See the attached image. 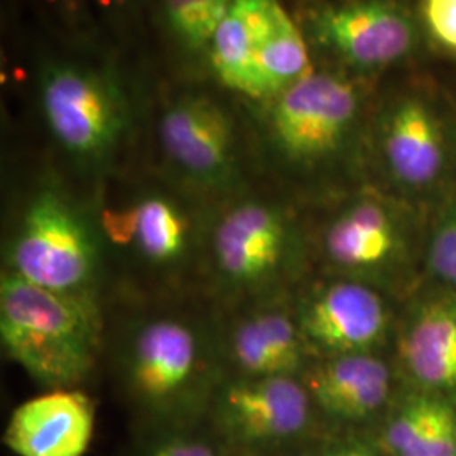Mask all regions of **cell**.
<instances>
[{"instance_id":"obj_20","label":"cell","mask_w":456,"mask_h":456,"mask_svg":"<svg viewBox=\"0 0 456 456\" xmlns=\"http://www.w3.org/2000/svg\"><path fill=\"white\" fill-rule=\"evenodd\" d=\"M139 429L132 456H228L205 419Z\"/></svg>"},{"instance_id":"obj_19","label":"cell","mask_w":456,"mask_h":456,"mask_svg":"<svg viewBox=\"0 0 456 456\" xmlns=\"http://www.w3.org/2000/svg\"><path fill=\"white\" fill-rule=\"evenodd\" d=\"M233 0H161L164 28L188 54L208 53Z\"/></svg>"},{"instance_id":"obj_3","label":"cell","mask_w":456,"mask_h":456,"mask_svg":"<svg viewBox=\"0 0 456 456\" xmlns=\"http://www.w3.org/2000/svg\"><path fill=\"white\" fill-rule=\"evenodd\" d=\"M299 230L276 198L247 190L213 205L201 301L213 313L288 297L299 264Z\"/></svg>"},{"instance_id":"obj_17","label":"cell","mask_w":456,"mask_h":456,"mask_svg":"<svg viewBox=\"0 0 456 456\" xmlns=\"http://www.w3.org/2000/svg\"><path fill=\"white\" fill-rule=\"evenodd\" d=\"M382 154L392 176L406 186H426L444 163L443 134L436 117L418 98L397 103L382 127Z\"/></svg>"},{"instance_id":"obj_8","label":"cell","mask_w":456,"mask_h":456,"mask_svg":"<svg viewBox=\"0 0 456 456\" xmlns=\"http://www.w3.org/2000/svg\"><path fill=\"white\" fill-rule=\"evenodd\" d=\"M360 114L355 85L311 69L264 103L259 118L262 158L291 171H308L342 152Z\"/></svg>"},{"instance_id":"obj_4","label":"cell","mask_w":456,"mask_h":456,"mask_svg":"<svg viewBox=\"0 0 456 456\" xmlns=\"http://www.w3.org/2000/svg\"><path fill=\"white\" fill-rule=\"evenodd\" d=\"M2 271L43 289L103 301L112 267L94 200L61 181L37 183L4 240Z\"/></svg>"},{"instance_id":"obj_16","label":"cell","mask_w":456,"mask_h":456,"mask_svg":"<svg viewBox=\"0 0 456 456\" xmlns=\"http://www.w3.org/2000/svg\"><path fill=\"white\" fill-rule=\"evenodd\" d=\"M279 0H233L208 48L216 80L259 102V63Z\"/></svg>"},{"instance_id":"obj_15","label":"cell","mask_w":456,"mask_h":456,"mask_svg":"<svg viewBox=\"0 0 456 456\" xmlns=\"http://www.w3.org/2000/svg\"><path fill=\"white\" fill-rule=\"evenodd\" d=\"M320 248L331 267L359 279L362 273H374L391 261L397 248V227L379 200L357 198L330 218Z\"/></svg>"},{"instance_id":"obj_11","label":"cell","mask_w":456,"mask_h":456,"mask_svg":"<svg viewBox=\"0 0 456 456\" xmlns=\"http://www.w3.org/2000/svg\"><path fill=\"white\" fill-rule=\"evenodd\" d=\"M293 303L303 338L320 359L374 354L389 326L384 297L360 279L330 281Z\"/></svg>"},{"instance_id":"obj_29","label":"cell","mask_w":456,"mask_h":456,"mask_svg":"<svg viewBox=\"0 0 456 456\" xmlns=\"http://www.w3.org/2000/svg\"><path fill=\"white\" fill-rule=\"evenodd\" d=\"M60 2H63L65 5H68V7H69V5H75V4H77V0H60Z\"/></svg>"},{"instance_id":"obj_1","label":"cell","mask_w":456,"mask_h":456,"mask_svg":"<svg viewBox=\"0 0 456 456\" xmlns=\"http://www.w3.org/2000/svg\"><path fill=\"white\" fill-rule=\"evenodd\" d=\"M139 303L114 348L117 382L139 428L205 419L222 379L213 311L201 299Z\"/></svg>"},{"instance_id":"obj_18","label":"cell","mask_w":456,"mask_h":456,"mask_svg":"<svg viewBox=\"0 0 456 456\" xmlns=\"http://www.w3.org/2000/svg\"><path fill=\"white\" fill-rule=\"evenodd\" d=\"M401 357L424 387L456 391V301L424 305L403 337Z\"/></svg>"},{"instance_id":"obj_21","label":"cell","mask_w":456,"mask_h":456,"mask_svg":"<svg viewBox=\"0 0 456 456\" xmlns=\"http://www.w3.org/2000/svg\"><path fill=\"white\" fill-rule=\"evenodd\" d=\"M435 399H414L401 409L382 433L384 448L394 456H406L429 419Z\"/></svg>"},{"instance_id":"obj_26","label":"cell","mask_w":456,"mask_h":456,"mask_svg":"<svg viewBox=\"0 0 456 456\" xmlns=\"http://www.w3.org/2000/svg\"><path fill=\"white\" fill-rule=\"evenodd\" d=\"M350 446H352L354 456H382L369 446H362V444H350Z\"/></svg>"},{"instance_id":"obj_23","label":"cell","mask_w":456,"mask_h":456,"mask_svg":"<svg viewBox=\"0 0 456 456\" xmlns=\"http://www.w3.org/2000/svg\"><path fill=\"white\" fill-rule=\"evenodd\" d=\"M429 264L436 276L456 286V208L444 216L433 237Z\"/></svg>"},{"instance_id":"obj_14","label":"cell","mask_w":456,"mask_h":456,"mask_svg":"<svg viewBox=\"0 0 456 456\" xmlns=\"http://www.w3.org/2000/svg\"><path fill=\"white\" fill-rule=\"evenodd\" d=\"M299 380L313 408L345 423L370 419L391 394V370L374 354L314 359Z\"/></svg>"},{"instance_id":"obj_25","label":"cell","mask_w":456,"mask_h":456,"mask_svg":"<svg viewBox=\"0 0 456 456\" xmlns=\"http://www.w3.org/2000/svg\"><path fill=\"white\" fill-rule=\"evenodd\" d=\"M102 5L112 9V11H129L134 5H137L141 0H98Z\"/></svg>"},{"instance_id":"obj_12","label":"cell","mask_w":456,"mask_h":456,"mask_svg":"<svg viewBox=\"0 0 456 456\" xmlns=\"http://www.w3.org/2000/svg\"><path fill=\"white\" fill-rule=\"evenodd\" d=\"M313 37L345 65L375 71L403 60L414 45V24L394 0H354L318 9Z\"/></svg>"},{"instance_id":"obj_13","label":"cell","mask_w":456,"mask_h":456,"mask_svg":"<svg viewBox=\"0 0 456 456\" xmlns=\"http://www.w3.org/2000/svg\"><path fill=\"white\" fill-rule=\"evenodd\" d=\"M95 416V401L83 389L46 391L12 411L4 444L16 456H85Z\"/></svg>"},{"instance_id":"obj_7","label":"cell","mask_w":456,"mask_h":456,"mask_svg":"<svg viewBox=\"0 0 456 456\" xmlns=\"http://www.w3.org/2000/svg\"><path fill=\"white\" fill-rule=\"evenodd\" d=\"M156 142L164 175L212 205L252 188L237 118L216 98H173L158 117Z\"/></svg>"},{"instance_id":"obj_24","label":"cell","mask_w":456,"mask_h":456,"mask_svg":"<svg viewBox=\"0 0 456 456\" xmlns=\"http://www.w3.org/2000/svg\"><path fill=\"white\" fill-rule=\"evenodd\" d=\"M424 16L441 45L456 51V0H424Z\"/></svg>"},{"instance_id":"obj_27","label":"cell","mask_w":456,"mask_h":456,"mask_svg":"<svg viewBox=\"0 0 456 456\" xmlns=\"http://www.w3.org/2000/svg\"><path fill=\"white\" fill-rule=\"evenodd\" d=\"M330 456H354V452H352V446H340L330 452Z\"/></svg>"},{"instance_id":"obj_5","label":"cell","mask_w":456,"mask_h":456,"mask_svg":"<svg viewBox=\"0 0 456 456\" xmlns=\"http://www.w3.org/2000/svg\"><path fill=\"white\" fill-rule=\"evenodd\" d=\"M4 354L46 391L82 389L105 348L103 301L0 274Z\"/></svg>"},{"instance_id":"obj_22","label":"cell","mask_w":456,"mask_h":456,"mask_svg":"<svg viewBox=\"0 0 456 456\" xmlns=\"http://www.w3.org/2000/svg\"><path fill=\"white\" fill-rule=\"evenodd\" d=\"M406 456H456L453 409L441 401H435L428 423Z\"/></svg>"},{"instance_id":"obj_10","label":"cell","mask_w":456,"mask_h":456,"mask_svg":"<svg viewBox=\"0 0 456 456\" xmlns=\"http://www.w3.org/2000/svg\"><path fill=\"white\" fill-rule=\"evenodd\" d=\"M213 314L222 377L299 379L313 362L293 296Z\"/></svg>"},{"instance_id":"obj_28","label":"cell","mask_w":456,"mask_h":456,"mask_svg":"<svg viewBox=\"0 0 456 456\" xmlns=\"http://www.w3.org/2000/svg\"><path fill=\"white\" fill-rule=\"evenodd\" d=\"M281 456H330V452H325V453H284Z\"/></svg>"},{"instance_id":"obj_2","label":"cell","mask_w":456,"mask_h":456,"mask_svg":"<svg viewBox=\"0 0 456 456\" xmlns=\"http://www.w3.org/2000/svg\"><path fill=\"white\" fill-rule=\"evenodd\" d=\"M110 267L139 301L201 299L212 203L167 178L94 198Z\"/></svg>"},{"instance_id":"obj_6","label":"cell","mask_w":456,"mask_h":456,"mask_svg":"<svg viewBox=\"0 0 456 456\" xmlns=\"http://www.w3.org/2000/svg\"><path fill=\"white\" fill-rule=\"evenodd\" d=\"M49 137L68 163L98 184L112 178L134 134L131 97L105 68L49 60L37 77Z\"/></svg>"},{"instance_id":"obj_9","label":"cell","mask_w":456,"mask_h":456,"mask_svg":"<svg viewBox=\"0 0 456 456\" xmlns=\"http://www.w3.org/2000/svg\"><path fill=\"white\" fill-rule=\"evenodd\" d=\"M313 403L296 377H222L205 423L228 456H281L313 421Z\"/></svg>"}]
</instances>
